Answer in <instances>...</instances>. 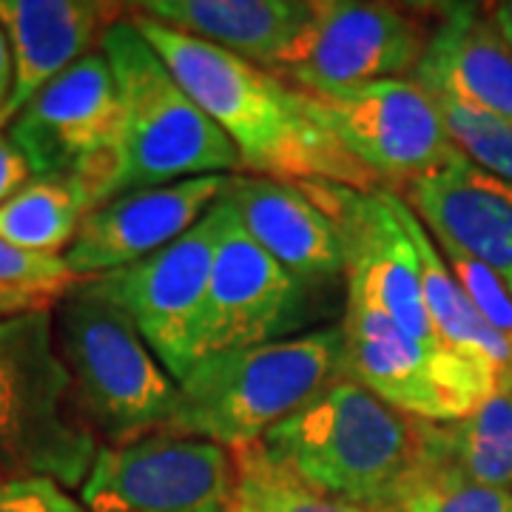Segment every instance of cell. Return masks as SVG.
Segmentation results:
<instances>
[{"instance_id": "6da1fadb", "label": "cell", "mask_w": 512, "mask_h": 512, "mask_svg": "<svg viewBox=\"0 0 512 512\" xmlns=\"http://www.w3.org/2000/svg\"><path fill=\"white\" fill-rule=\"evenodd\" d=\"M131 20L191 100L234 143L242 171L285 183H339L362 191L382 188L336 143L313 111L308 92L285 86L282 77L163 23L143 15Z\"/></svg>"}, {"instance_id": "7a4b0ae2", "label": "cell", "mask_w": 512, "mask_h": 512, "mask_svg": "<svg viewBox=\"0 0 512 512\" xmlns=\"http://www.w3.org/2000/svg\"><path fill=\"white\" fill-rule=\"evenodd\" d=\"M293 476L339 501L399 512L436 461L433 424L336 379L259 441Z\"/></svg>"}, {"instance_id": "3957f363", "label": "cell", "mask_w": 512, "mask_h": 512, "mask_svg": "<svg viewBox=\"0 0 512 512\" xmlns=\"http://www.w3.org/2000/svg\"><path fill=\"white\" fill-rule=\"evenodd\" d=\"M342 362V325L205 356L177 382L180 399L165 433L242 450L342 379Z\"/></svg>"}, {"instance_id": "277c9868", "label": "cell", "mask_w": 512, "mask_h": 512, "mask_svg": "<svg viewBox=\"0 0 512 512\" xmlns=\"http://www.w3.org/2000/svg\"><path fill=\"white\" fill-rule=\"evenodd\" d=\"M123 106L109 200L194 177L242 174L234 143L180 86L134 20H114L100 40Z\"/></svg>"}, {"instance_id": "5b68a950", "label": "cell", "mask_w": 512, "mask_h": 512, "mask_svg": "<svg viewBox=\"0 0 512 512\" xmlns=\"http://www.w3.org/2000/svg\"><path fill=\"white\" fill-rule=\"evenodd\" d=\"M52 311L57 353L94 436L131 444L165 433L180 390L126 313L86 282H74Z\"/></svg>"}, {"instance_id": "8992f818", "label": "cell", "mask_w": 512, "mask_h": 512, "mask_svg": "<svg viewBox=\"0 0 512 512\" xmlns=\"http://www.w3.org/2000/svg\"><path fill=\"white\" fill-rule=\"evenodd\" d=\"M52 308L0 319V473L80 490L100 447L57 353Z\"/></svg>"}, {"instance_id": "52a82bcc", "label": "cell", "mask_w": 512, "mask_h": 512, "mask_svg": "<svg viewBox=\"0 0 512 512\" xmlns=\"http://www.w3.org/2000/svg\"><path fill=\"white\" fill-rule=\"evenodd\" d=\"M342 333V376L413 419L453 424L498 393L493 367L444 345H421L362 293L348 291Z\"/></svg>"}, {"instance_id": "ba28073f", "label": "cell", "mask_w": 512, "mask_h": 512, "mask_svg": "<svg viewBox=\"0 0 512 512\" xmlns=\"http://www.w3.org/2000/svg\"><path fill=\"white\" fill-rule=\"evenodd\" d=\"M123 106L109 57L89 52L57 74L9 123V140L20 148L32 177L74 180L94 208L109 202Z\"/></svg>"}, {"instance_id": "9c48e42d", "label": "cell", "mask_w": 512, "mask_h": 512, "mask_svg": "<svg viewBox=\"0 0 512 512\" xmlns=\"http://www.w3.org/2000/svg\"><path fill=\"white\" fill-rule=\"evenodd\" d=\"M222 217L225 202L220 200L188 234L163 251L123 271L83 279L134 322L148 350L174 382L194 367L197 325L208 296Z\"/></svg>"}, {"instance_id": "30bf717a", "label": "cell", "mask_w": 512, "mask_h": 512, "mask_svg": "<svg viewBox=\"0 0 512 512\" xmlns=\"http://www.w3.org/2000/svg\"><path fill=\"white\" fill-rule=\"evenodd\" d=\"M308 97L336 143L390 191L413 185L461 151L436 100L416 80H382Z\"/></svg>"}, {"instance_id": "8fae6325", "label": "cell", "mask_w": 512, "mask_h": 512, "mask_svg": "<svg viewBox=\"0 0 512 512\" xmlns=\"http://www.w3.org/2000/svg\"><path fill=\"white\" fill-rule=\"evenodd\" d=\"M231 501V450L171 433L100 447L80 487L86 512H231Z\"/></svg>"}, {"instance_id": "7c38bea8", "label": "cell", "mask_w": 512, "mask_h": 512, "mask_svg": "<svg viewBox=\"0 0 512 512\" xmlns=\"http://www.w3.org/2000/svg\"><path fill=\"white\" fill-rule=\"evenodd\" d=\"M299 185L339 231L348 291L362 293L421 345H441L424 305L416 245L396 211V191H362L339 183Z\"/></svg>"}, {"instance_id": "4fadbf2b", "label": "cell", "mask_w": 512, "mask_h": 512, "mask_svg": "<svg viewBox=\"0 0 512 512\" xmlns=\"http://www.w3.org/2000/svg\"><path fill=\"white\" fill-rule=\"evenodd\" d=\"M222 202L225 217L197 325L194 365L214 353L291 339L311 311L308 288L256 245L225 194Z\"/></svg>"}, {"instance_id": "5bb4252c", "label": "cell", "mask_w": 512, "mask_h": 512, "mask_svg": "<svg viewBox=\"0 0 512 512\" xmlns=\"http://www.w3.org/2000/svg\"><path fill=\"white\" fill-rule=\"evenodd\" d=\"M427 37L419 20L390 3L319 0V15L276 69L308 94H333L416 74Z\"/></svg>"}, {"instance_id": "9a60e30c", "label": "cell", "mask_w": 512, "mask_h": 512, "mask_svg": "<svg viewBox=\"0 0 512 512\" xmlns=\"http://www.w3.org/2000/svg\"><path fill=\"white\" fill-rule=\"evenodd\" d=\"M231 174L194 177L174 185L128 191L103 202L86 214L72 245L66 248V265L77 282L114 274L143 262L188 234L197 222L222 200Z\"/></svg>"}, {"instance_id": "2e32d148", "label": "cell", "mask_w": 512, "mask_h": 512, "mask_svg": "<svg viewBox=\"0 0 512 512\" xmlns=\"http://www.w3.org/2000/svg\"><path fill=\"white\" fill-rule=\"evenodd\" d=\"M404 194L436 242L481 259L512 288V183L458 151Z\"/></svg>"}, {"instance_id": "e0dca14e", "label": "cell", "mask_w": 512, "mask_h": 512, "mask_svg": "<svg viewBox=\"0 0 512 512\" xmlns=\"http://www.w3.org/2000/svg\"><path fill=\"white\" fill-rule=\"evenodd\" d=\"M225 200L256 245L305 288L345 276L339 231L299 183L231 174Z\"/></svg>"}, {"instance_id": "ac0fdd59", "label": "cell", "mask_w": 512, "mask_h": 512, "mask_svg": "<svg viewBox=\"0 0 512 512\" xmlns=\"http://www.w3.org/2000/svg\"><path fill=\"white\" fill-rule=\"evenodd\" d=\"M413 80L433 97L512 123V49L484 6H444Z\"/></svg>"}, {"instance_id": "d6986e66", "label": "cell", "mask_w": 512, "mask_h": 512, "mask_svg": "<svg viewBox=\"0 0 512 512\" xmlns=\"http://www.w3.org/2000/svg\"><path fill=\"white\" fill-rule=\"evenodd\" d=\"M134 15L274 74L308 35L319 15V0H146L137 3Z\"/></svg>"}, {"instance_id": "ffe728a7", "label": "cell", "mask_w": 512, "mask_h": 512, "mask_svg": "<svg viewBox=\"0 0 512 512\" xmlns=\"http://www.w3.org/2000/svg\"><path fill=\"white\" fill-rule=\"evenodd\" d=\"M0 23L15 57V89L0 111V126H6L43 86L103 40L114 23V6L89 0H0Z\"/></svg>"}, {"instance_id": "44dd1931", "label": "cell", "mask_w": 512, "mask_h": 512, "mask_svg": "<svg viewBox=\"0 0 512 512\" xmlns=\"http://www.w3.org/2000/svg\"><path fill=\"white\" fill-rule=\"evenodd\" d=\"M396 211L416 245L421 293H424L427 316L433 322V330L441 339V345H447L467 359H476L481 365L493 367L498 373V390H512V345L484 322V316L476 311L470 296L464 293L453 271L447 268L433 234L424 228L419 214L404 202L399 191H396Z\"/></svg>"}, {"instance_id": "7402d4cb", "label": "cell", "mask_w": 512, "mask_h": 512, "mask_svg": "<svg viewBox=\"0 0 512 512\" xmlns=\"http://www.w3.org/2000/svg\"><path fill=\"white\" fill-rule=\"evenodd\" d=\"M433 450L476 484L512 495V390H498L467 419L433 424Z\"/></svg>"}, {"instance_id": "603a6c76", "label": "cell", "mask_w": 512, "mask_h": 512, "mask_svg": "<svg viewBox=\"0 0 512 512\" xmlns=\"http://www.w3.org/2000/svg\"><path fill=\"white\" fill-rule=\"evenodd\" d=\"M92 202L74 180L32 177L0 205V237L32 254L63 256Z\"/></svg>"}, {"instance_id": "cb8c5ba5", "label": "cell", "mask_w": 512, "mask_h": 512, "mask_svg": "<svg viewBox=\"0 0 512 512\" xmlns=\"http://www.w3.org/2000/svg\"><path fill=\"white\" fill-rule=\"evenodd\" d=\"M234 456V501L231 512H379L339 501L313 490L291 470L276 464L262 444L231 450Z\"/></svg>"}, {"instance_id": "d4e9b609", "label": "cell", "mask_w": 512, "mask_h": 512, "mask_svg": "<svg viewBox=\"0 0 512 512\" xmlns=\"http://www.w3.org/2000/svg\"><path fill=\"white\" fill-rule=\"evenodd\" d=\"M399 512H512V495L470 481L436 456Z\"/></svg>"}, {"instance_id": "484cf974", "label": "cell", "mask_w": 512, "mask_h": 512, "mask_svg": "<svg viewBox=\"0 0 512 512\" xmlns=\"http://www.w3.org/2000/svg\"><path fill=\"white\" fill-rule=\"evenodd\" d=\"M433 97V94H430ZM439 106L441 120L447 134L470 160L490 174L512 183V123L498 120L476 109L458 106L453 100L433 97Z\"/></svg>"}, {"instance_id": "4316f807", "label": "cell", "mask_w": 512, "mask_h": 512, "mask_svg": "<svg viewBox=\"0 0 512 512\" xmlns=\"http://www.w3.org/2000/svg\"><path fill=\"white\" fill-rule=\"evenodd\" d=\"M436 245H439L447 268L458 279V285L470 296L476 311L484 316V322L512 345V288L504 282V276L495 274L490 265H484L476 256L458 251L453 245H441V242Z\"/></svg>"}, {"instance_id": "83f0119b", "label": "cell", "mask_w": 512, "mask_h": 512, "mask_svg": "<svg viewBox=\"0 0 512 512\" xmlns=\"http://www.w3.org/2000/svg\"><path fill=\"white\" fill-rule=\"evenodd\" d=\"M74 282L77 279L63 256L32 254L0 237V288L3 291L37 293L57 302Z\"/></svg>"}, {"instance_id": "f1b7e54d", "label": "cell", "mask_w": 512, "mask_h": 512, "mask_svg": "<svg viewBox=\"0 0 512 512\" xmlns=\"http://www.w3.org/2000/svg\"><path fill=\"white\" fill-rule=\"evenodd\" d=\"M0 512H86V507L52 478L0 473Z\"/></svg>"}, {"instance_id": "f546056e", "label": "cell", "mask_w": 512, "mask_h": 512, "mask_svg": "<svg viewBox=\"0 0 512 512\" xmlns=\"http://www.w3.org/2000/svg\"><path fill=\"white\" fill-rule=\"evenodd\" d=\"M29 180H32V168L26 157L6 134H0V205L15 197Z\"/></svg>"}, {"instance_id": "4dcf8cb0", "label": "cell", "mask_w": 512, "mask_h": 512, "mask_svg": "<svg viewBox=\"0 0 512 512\" xmlns=\"http://www.w3.org/2000/svg\"><path fill=\"white\" fill-rule=\"evenodd\" d=\"M55 299H46V296H37V293H23V291H3L0 288V319H9V316H18V313L37 311V308H52Z\"/></svg>"}, {"instance_id": "1f68e13d", "label": "cell", "mask_w": 512, "mask_h": 512, "mask_svg": "<svg viewBox=\"0 0 512 512\" xmlns=\"http://www.w3.org/2000/svg\"><path fill=\"white\" fill-rule=\"evenodd\" d=\"M12 89H15V57H12V46H9L6 29L0 23V111L9 103Z\"/></svg>"}, {"instance_id": "d6a6232c", "label": "cell", "mask_w": 512, "mask_h": 512, "mask_svg": "<svg viewBox=\"0 0 512 512\" xmlns=\"http://www.w3.org/2000/svg\"><path fill=\"white\" fill-rule=\"evenodd\" d=\"M487 18L493 20V26L498 29V35L507 40V46L512 49V0H501V3H490L484 6Z\"/></svg>"}]
</instances>
